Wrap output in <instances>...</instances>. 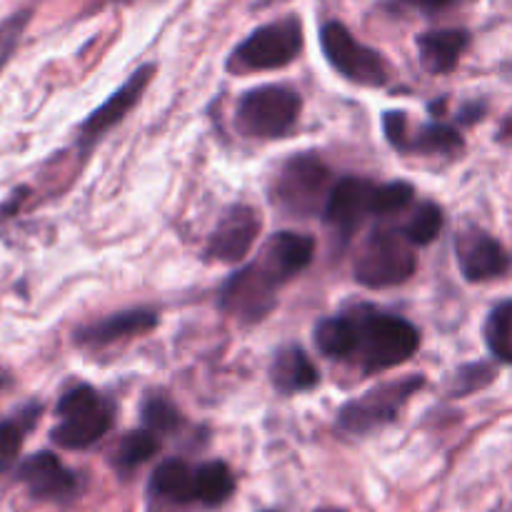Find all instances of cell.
I'll use <instances>...</instances> for the list:
<instances>
[{
  "mask_svg": "<svg viewBox=\"0 0 512 512\" xmlns=\"http://www.w3.org/2000/svg\"><path fill=\"white\" fill-rule=\"evenodd\" d=\"M155 325H158V315L153 310H123V313L93 320V323L75 330V343L80 348H105V345H113L118 340H128L135 338V335L150 333Z\"/></svg>",
  "mask_w": 512,
  "mask_h": 512,
  "instance_id": "cell-15",
  "label": "cell"
},
{
  "mask_svg": "<svg viewBox=\"0 0 512 512\" xmlns=\"http://www.w3.org/2000/svg\"><path fill=\"white\" fill-rule=\"evenodd\" d=\"M423 385V375H413V378L390 380V383L368 390L363 398L350 400L348 405L340 408L338 428L348 435H370L375 430L385 428V425L395 423L400 410L405 408V403Z\"/></svg>",
  "mask_w": 512,
  "mask_h": 512,
  "instance_id": "cell-8",
  "label": "cell"
},
{
  "mask_svg": "<svg viewBox=\"0 0 512 512\" xmlns=\"http://www.w3.org/2000/svg\"><path fill=\"white\" fill-rule=\"evenodd\" d=\"M315 345L323 355L333 360L355 358L358 350V328L350 315H338V318H325L315 325Z\"/></svg>",
  "mask_w": 512,
  "mask_h": 512,
  "instance_id": "cell-18",
  "label": "cell"
},
{
  "mask_svg": "<svg viewBox=\"0 0 512 512\" xmlns=\"http://www.w3.org/2000/svg\"><path fill=\"white\" fill-rule=\"evenodd\" d=\"M485 340L495 360L512 365V300H505L490 310L488 323H485Z\"/></svg>",
  "mask_w": 512,
  "mask_h": 512,
  "instance_id": "cell-24",
  "label": "cell"
},
{
  "mask_svg": "<svg viewBox=\"0 0 512 512\" xmlns=\"http://www.w3.org/2000/svg\"><path fill=\"white\" fill-rule=\"evenodd\" d=\"M150 490H153V495L170 500V503H193L195 470H190L183 460H165L155 468L153 478H150Z\"/></svg>",
  "mask_w": 512,
  "mask_h": 512,
  "instance_id": "cell-19",
  "label": "cell"
},
{
  "mask_svg": "<svg viewBox=\"0 0 512 512\" xmlns=\"http://www.w3.org/2000/svg\"><path fill=\"white\" fill-rule=\"evenodd\" d=\"M333 185V173L318 155L300 153L280 165L270 185V200L290 218H313L325 210Z\"/></svg>",
  "mask_w": 512,
  "mask_h": 512,
  "instance_id": "cell-3",
  "label": "cell"
},
{
  "mask_svg": "<svg viewBox=\"0 0 512 512\" xmlns=\"http://www.w3.org/2000/svg\"><path fill=\"white\" fill-rule=\"evenodd\" d=\"M268 512H270V510H268Z\"/></svg>",
  "mask_w": 512,
  "mask_h": 512,
  "instance_id": "cell-36",
  "label": "cell"
},
{
  "mask_svg": "<svg viewBox=\"0 0 512 512\" xmlns=\"http://www.w3.org/2000/svg\"><path fill=\"white\" fill-rule=\"evenodd\" d=\"M320 45L328 63L350 83L365 85V88H383L388 83L390 70L383 55L355 40L353 33L338 20L323 25Z\"/></svg>",
  "mask_w": 512,
  "mask_h": 512,
  "instance_id": "cell-9",
  "label": "cell"
},
{
  "mask_svg": "<svg viewBox=\"0 0 512 512\" xmlns=\"http://www.w3.org/2000/svg\"><path fill=\"white\" fill-rule=\"evenodd\" d=\"M235 493V478L220 460L205 463L195 470V500L203 505H223Z\"/></svg>",
  "mask_w": 512,
  "mask_h": 512,
  "instance_id": "cell-20",
  "label": "cell"
},
{
  "mask_svg": "<svg viewBox=\"0 0 512 512\" xmlns=\"http://www.w3.org/2000/svg\"><path fill=\"white\" fill-rule=\"evenodd\" d=\"M60 423L50 430V440L65 450H85L113 428V405L90 385H75L58 400Z\"/></svg>",
  "mask_w": 512,
  "mask_h": 512,
  "instance_id": "cell-4",
  "label": "cell"
},
{
  "mask_svg": "<svg viewBox=\"0 0 512 512\" xmlns=\"http://www.w3.org/2000/svg\"><path fill=\"white\" fill-rule=\"evenodd\" d=\"M303 50V25L300 18L288 15L283 20L253 30L230 55V70H275L293 63Z\"/></svg>",
  "mask_w": 512,
  "mask_h": 512,
  "instance_id": "cell-7",
  "label": "cell"
},
{
  "mask_svg": "<svg viewBox=\"0 0 512 512\" xmlns=\"http://www.w3.org/2000/svg\"><path fill=\"white\" fill-rule=\"evenodd\" d=\"M40 413H43V405L28 403L18 413L10 415V418L0 420V463H13L15 455L23 448V440L28 435V430H33V425L38 423Z\"/></svg>",
  "mask_w": 512,
  "mask_h": 512,
  "instance_id": "cell-21",
  "label": "cell"
},
{
  "mask_svg": "<svg viewBox=\"0 0 512 512\" xmlns=\"http://www.w3.org/2000/svg\"><path fill=\"white\" fill-rule=\"evenodd\" d=\"M270 3H273V0H258L260 8H265V5H270Z\"/></svg>",
  "mask_w": 512,
  "mask_h": 512,
  "instance_id": "cell-33",
  "label": "cell"
},
{
  "mask_svg": "<svg viewBox=\"0 0 512 512\" xmlns=\"http://www.w3.org/2000/svg\"><path fill=\"white\" fill-rule=\"evenodd\" d=\"M373 198H375V183L365 178H355V175H345V178L335 180L330 198L325 203L323 218L335 235L348 240L355 233L365 215L373 213Z\"/></svg>",
  "mask_w": 512,
  "mask_h": 512,
  "instance_id": "cell-11",
  "label": "cell"
},
{
  "mask_svg": "<svg viewBox=\"0 0 512 512\" xmlns=\"http://www.w3.org/2000/svg\"><path fill=\"white\" fill-rule=\"evenodd\" d=\"M495 380V368L488 363H473L465 365L455 373L453 378V388H450V395L453 398H465V395L475 393V390L488 388L490 383Z\"/></svg>",
  "mask_w": 512,
  "mask_h": 512,
  "instance_id": "cell-28",
  "label": "cell"
},
{
  "mask_svg": "<svg viewBox=\"0 0 512 512\" xmlns=\"http://www.w3.org/2000/svg\"><path fill=\"white\" fill-rule=\"evenodd\" d=\"M315 253V240L303 233H275L258 258L230 275L220 288V308L243 323H258L278 303V290L303 273Z\"/></svg>",
  "mask_w": 512,
  "mask_h": 512,
  "instance_id": "cell-1",
  "label": "cell"
},
{
  "mask_svg": "<svg viewBox=\"0 0 512 512\" xmlns=\"http://www.w3.org/2000/svg\"><path fill=\"white\" fill-rule=\"evenodd\" d=\"M3 470H5V465H3V463H0V473H3Z\"/></svg>",
  "mask_w": 512,
  "mask_h": 512,
  "instance_id": "cell-35",
  "label": "cell"
},
{
  "mask_svg": "<svg viewBox=\"0 0 512 512\" xmlns=\"http://www.w3.org/2000/svg\"><path fill=\"white\" fill-rule=\"evenodd\" d=\"M318 512H343V510H335V508H325V510H318Z\"/></svg>",
  "mask_w": 512,
  "mask_h": 512,
  "instance_id": "cell-34",
  "label": "cell"
},
{
  "mask_svg": "<svg viewBox=\"0 0 512 512\" xmlns=\"http://www.w3.org/2000/svg\"><path fill=\"white\" fill-rule=\"evenodd\" d=\"M445 223V215L440 210V205L435 203H420L415 208V213L410 215L408 223L403 225V235L410 240L413 245H428L433 243L435 238L440 235Z\"/></svg>",
  "mask_w": 512,
  "mask_h": 512,
  "instance_id": "cell-25",
  "label": "cell"
},
{
  "mask_svg": "<svg viewBox=\"0 0 512 512\" xmlns=\"http://www.w3.org/2000/svg\"><path fill=\"white\" fill-rule=\"evenodd\" d=\"M415 198V190L410 183H388V185H375V198H373V213L375 215H393L403 213Z\"/></svg>",
  "mask_w": 512,
  "mask_h": 512,
  "instance_id": "cell-27",
  "label": "cell"
},
{
  "mask_svg": "<svg viewBox=\"0 0 512 512\" xmlns=\"http://www.w3.org/2000/svg\"><path fill=\"white\" fill-rule=\"evenodd\" d=\"M470 45V33L460 28L430 30L418 38V55L420 63L428 73L448 75L458 68L460 55Z\"/></svg>",
  "mask_w": 512,
  "mask_h": 512,
  "instance_id": "cell-16",
  "label": "cell"
},
{
  "mask_svg": "<svg viewBox=\"0 0 512 512\" xmlns=\"http://www.w3.org/2000/svg\"><path fill=\"white\" fill-rule=\"evenodd\" d=\"M413 248L415 245L405 238L403 230H375L355 258V280L373 290L405 283L418 268Z\"/></svg>",
  "mask_w": 512,
  "mask_h": 512,
  "instance_id": "cell-5",
  "label": "cell"
},
{
  "mask_svg": "<svg viewBox=\"0 0 512 512\" xmlns=\"http://www.w3.org/2000/svg\"><path fill=\"white\" fill-rule=\"evenodd\" d=\"M300 115V95L283 85L253 88L240 98L235 123L250 138H285Z\"/></svg>",
  "mask_w": 512,
  "mask_h": 512,
  "instance_id": "cell-6",
  "label": "cell"
},
{
  "mask_svg": "<svg viewBox=\"0 0 512 512\" xmlns=\"http://www.w3.org/2000/svg\"><path fill=\"white\" fill-rule=\"evenodd\" d=\"M395 3L405 5V8L418 10V13L435 15V13H443V10L453 8V5H458L460 0H395Z\"/></svg>",
  "mask_w": 512,
  "mask_h": 512,
  "instance_id": "cell-31",
  "label": "cell"
},
{
  "mask_svg": "<svg viewBox=\"0 0 512 512\" xmlns=\"http://www.w3.org/2000/svg\"><path fill=\"white\" fill-rule=\"evenodd\" d=\"M140 418L143 425L155 435H168L183 425V415L180 410L170 403L163 395H150L143 400V408H140Z\"/></svg>",
  "mask_w": 512,
  "mask_h": 512,
  "instance_id": "cell-26",
  "label": "cell"
},
{
  "mask_svg": "<svg viewBox=\"0 0 512 512\" xmlns=\"http://www.w3.org/2000/svg\"><path fill=\"white\" fill-rule=\"evenodd\" d=\"M30 15H33V10H18V13L0 23V73L8 65V60L13 58L15 50H18L20 38H23L25 28L30 23Z\"/></svg>",
  "mask_w": 512,
  "mask_h": 512,
  "instance_id": "cell-29",
  "label": "cell"
},
{
  "mask_svg": "<svg viewBox=\"0 0 512 512\" xmlns=\"http://www.w3.org/2000/svg\"><path fill=\"white\" fill-rule=\"evenodd\" d=\"M350 318L358 328L355 360L363 373H383L415 355L420 348V333L413 323L398 315L375 308H358Z\"/></svg>",
  "mask_w": 512,
  "mask_h": 512,
  "instance_id": "cell-2",
  "label": "cell"
},
{
  "mask_svg": "<svg viewBox=\"0 0 512 512\" xmlns=\"http://www.w3.org/2000/svg\"><path fill=\"white\" fill-rule=\"evenodd\" d=\"M383 128L385 135H388L390 145L398 150H408V140H410V130H408V115L403 110H388L383 115Z\"/></svg>",
  "mask_w": 512,
  "mask_h": 512,
  "instance_id": "cell-30",
  "label": "cell"
},
{
  "mask_svg": "<svg viewBox=\"0 0 512 512\" xmlns=\"http://www.w3.org/2000/svg\"><path fill=\"white\" fill-rule=\"evenodd\" d=\"M463 150V135L455 128L443 123L423 125L418 133L410 135L408 150L405 153H423V155H455Z\"/></svg>",
  "mask_w": 512,
  "mask_h": 512,
  "instance_id": "cell-22",
  "label": "cell"
},
{
  "mask_svg": "<svg viewBox=\"0 0 512 512\" xmlns=\"http://www.w3.org/2000/svg\"><path fill=\"white\" fill-rule=\"evenodd\" d=\"M455 253H458L460 273L468 283L500 278L510 268V258L503 245L483 230H465L463 235H458Z\"/></svg>",
  "mask_w": 512,
  "mask_h": 512,
  "instance_id": "cell-14",
  "label": "cell"
},
{
  "mask_svg": "<svg viewBox=\"0 0 512 512\" xmlns=\"http://www.w3.org/2000/svg\"><path fill=\"white\" fill-rule=\"evenodd\" d=\"M270 378H273L275 388L285 395L305 393V390H313L320 383L318 368L308 358V353L303 348H298V345L283 348L275 355Z\"/></svg>",
  "mask_w": 512,
  "mask_h": 512,
  "instance_id": "cell-17",
  "label": "cell"
},
{
  "mask_svg": "<svg viewBox=\"0 0 512 512\" xmlns=\"http://www.w3.org/2000/svg\"><path fill=\"white\" fill-rule=\"evenodd\" d=\"M153 73L155 65H143V68L135 70V73L125 80L123 88L115 90L98 110H93V113L83 120V125L78 128V145L83 148V153H88L110 128H115V125L140 103L145 88H148V83L153 80Z\"/></svg>",
  "mask_w": 512,
  "mask_h": 512,
  "instance_id": "cell-10",
  "label": "cell"
},
{
  "mask_svg": "<svg viewBox=\"0 0 512 512\" xmlns=\"http://www.w3.org/2000/svg\"><path fill=\"white\" fill-rule=\"evenodd\" d=\"M260 233V215L248 205H233L225 210L208 240L205 255L218 263H238L255 245Z\"/></svg>",
  "mask_w": 512,
  "mask_h": 512,
  "instance_id": "cell-13",
  "label": "cell"
},
{
  "mask_svg": "<svg viewBox=\"0 0 512 512\" xmlns=\"http://www.w3.org/2000/svg\"><path fill=\"white\" fill-rule=\"evenodd\" d=\"M18 480L28 488L30 498L48 503H68L78 495V475L60 463L58 455L40 450L20 463Z\"/></svg>",
  "mask_w": 512,
  "mask_h": 512,
  "instance_id": "cell-12",
  "label": "cell"
},
{
  "mask_svg": "<svg viewBox=\"0 0 512 512\" xmlns=\"http://www.w3.org/2000/svg\"><path fill=\"white\" fill-rule=\"evenodd\" d=\"M480 113H483V105H470V108H463L460 110V120L463 123H475V120H480Z\"/></svg>",
  "mask_w": 512,
  "mask_h": 512,
  "instance_id": "cell-32",
  "label": "cell"
},
{
  "mask_svg": "<svg viewBox=\"0 0 512 512\" xmlns=\"http://www.w3.org/2000/svg\"><path fill=\"white\" fill-rule=\"evenodd\" d=\"M160 450L158 435L145 430H130L128 435H123V440L118 443V450H115V468L120 473H130L138 465L148 463L155 453Z\"/></svg>",
  "mask_w": 512,
  "mask_h": 512,
  "instance_id": "cell-23",
  "label": "cell"
}]
</instances>
